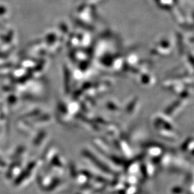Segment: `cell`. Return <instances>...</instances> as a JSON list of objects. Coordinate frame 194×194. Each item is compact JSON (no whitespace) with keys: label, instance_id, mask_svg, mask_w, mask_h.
<instances>
[{"label":"cell","instance_id":"obj_1","mask_svg":"<svg viewBox=\"0 0 194 194\" xmlns=\"http://www.w3.org/2000/svg\"><path fill=\"white\" fill-rule=\"evenodd\" d=\"M4 162H3L2 160H1V159H0V166H4Z\"/></svg>","mask_w":194,"mask_h":194}]
</instances>
